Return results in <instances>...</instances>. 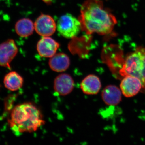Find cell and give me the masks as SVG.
I'll return each mask as SVG.
<instances>
[{"mask_svg":"<svg viewBox=\"0 0 145 145\" xmlns=\"http://www.w3.org/2000/svg\"><path fill=\"white\" fill-rule=\"evenodd\" d=\"M82 31L87 34H109L117 24L116 18L100 0H86L81 6L79 17Z\"/></svg>","mask_w":145,"mask_h":145,"instance_id":"6da1fadb","label":"cell"},{"mask_svg":"<svg viewBox=\"0 0 145 145\" xmlns=\"http://www.w3.org/2000/svg\"><path fill=\"white\" fill-rule=\"evenodd\" d=\"M8 123L16 135L36 131L45 123L42 114L31 103L18 105L12 110Z\"/></svg>","mask_w":145,"mask_h":145,"instance_id":"7a4b0ae2","label":"cell"},{"mask_svg":"<svg viewBox=\"0 0 145 145\" xmlns=\"http://www.w3.org/2000/svg\"><path fill=\"white\" fill-rule=\"evenodd\" d=\"M119 72L123 77L130 75L138 78L145 87V48H138L128 55Z\"/></svg>","mask_w":145,"mask_h":145,"instance_id":"3957f363","label":"cell"},{"mask_svg":"<svg viewBox=\"0 0 145 145\" xmlns=\"http://www.w3.org/2000/svg\"><path fill=\"white\" fill-rule=\"evenodd\" d=\"M57 29L61 36L67 39L74 38L82 30L79 19L69 13L60 17L57 22Z\"/></svg>","mask_w":145,"mask_h":145,"instance_id":"277c9868","label":"cell"},{"mask_svg":"<svg viewBox=\"0 0 145 145\" xmlns=\"http://www.w3.org/2000/svg\"><path fill=\"white\" fill-rule=\"evenodd\" d=\"M15 41L8 39L0 44V66L10 69V63L18 53Z\"/></svg>","mask_w":145,"mask_h":145,"instance_id":"5b68a950","label":"cell"},{"mask_svg":"<svg viewBox=\"0 0 145 145\" xmlns=\"http://www.w3.org/2000/svg\"><path fill=\"white\" fill-rule=\"evenodd\" d=\"M34 27L37 34L40 36H50L56 31L57 25L51 16L42 14L35 21Z\"/></svg>","mask_w":145,"mask_h":145,"instance_id":"8992f818","label":"cell"},{"mask_svg":"<svg viewBox=\"0 0 145 145\" xmlns=\"http://www.w3.org/2000/svg\"><path fill=\"white\" fill-rule=\"evenodd\" d=\"M75 82L73 78L67 73H61L54 79L53 88L55 93L59 96H65L73 91Z\"/></svg>","mask_w":145,"mask_h":145,"instance_id":"52a82bcc","label":"cell"},{"mask_svg":"<svg viewBox=\"0 0 145 145\" xmlns=\"http://www.w3.org/2000/svg\"><path fill=\"white\" fill-rule=\"evenodd\" d=\"M120 84V89L126 97L130 98L137 95L143 87L142 82L134 76H125Z\"/></svg>","mask_w":145,"mask_h":145,"instance_id":"ba28073f","label":"cell"},{"mask_svg":"<svg viewBox=\"0 0 145 145\" xmlns=\"http://www.w3.org/2000/svg\"><path fill=\"white\" fill-rule=\"evenodd\" d=\"M60 44L50 36L42 37L37 43V52L40 56L50 58L56 54Z\"/></svg>","mask_w":145,"mask_h":145,"instance_id":"9c48e42d","label":"cell"},{"mask_svg":"<svg viewBox=\"0 0 145 145\" xmlns=\"http://www.w3.org/2000/svg\"><path fill=\"white\" fill-rule=\"evenodd\" d=\"M48 65L50 69L57 72H62L70 66V60L67 54L63 52L56 53L50 58Z\"/></svg>","mask_w":145,"mask_h":145,"instance_id":"30bf717a","label":"cell"},{"mask_svg":"<svg viewBox=\"0 0 145 145\" xmlns=\"http://www.w3.org/2000/svg\"><path fill=\"white\" fill-rule=\"evenodd\" d=\"M122 93L121 91L119 88L110 85L104 89L101 96L103 101L107 105L115 106L121 101Z\"/></svg>","mask_w":145,"mask_h":145,"instance_id":"8fae6325","label":"cell"},{"mask_svg":"<svg viewBox=\"0 0 145 145\" xmlns=\"http://www.w3.org/2000/svg\"><path fill=\"white\" fill-rule=\"evenodd\" d=\"M101 83L98 76L91 74L87 76L81 82L80 88L83 93L87 95L97 94L101 88Z\"/></svg>","mask_w":145,"mask_h":145,"instance_id":"7c38bea8","label":"cell"},{"mask_svg":"<svg viewBox=\"0 0 145 145\" xmlns=\"http://www.w3.org/2000/svg\"><path fill=\"white\" fill-rule=\"evenodd\" d=\"M24 82L23 78L15 71L8 72L4 78L5 87L10 91H17L20 89L23 86Z\"/></svg>","mask_w":145,"mask_h":145,"instance_id":"4fadbf2b","label":"cell"},{"mask_svg":"<svg viewBox=\"0 0 145 145\" xmlns=\"http://www.w3.org/2000/svg\"><path fill=\"white\" fill-rule=\"evenodd\" d=\"M15 27L18 36L24 38L31 36L35 29L34 23L30 19L26 18L19 20L16 22Z\"/></svg>","mask_w":145,"mask_h":145,"instance_id":"5bb4252c","label":"cell"},{"mask_svg":"<svg viewBox=\"0 0 145 145\" xmlns=\"http://www.w3.org/2000/svg\"><path fill=\"white\" fill-rule=\"evenodd\" d=\"M43 1L46 3L48 4H50L51 3V0H42Z\"/></svg>","mask_w":145,"mask_h":145,"instance_id":"9a60e30c","label":"cell"}]
</instances>
